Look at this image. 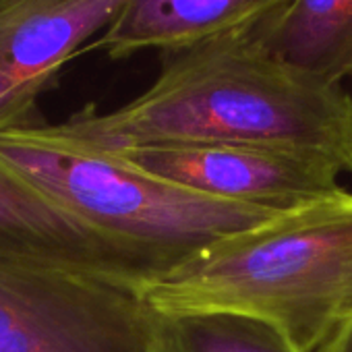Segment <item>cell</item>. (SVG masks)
<instances>
[{"label": "cell", "mask_w": 352, "mask_h": 352, "mask_svg": "<svg viewBox=\"0 0 352 352\" xmlns=\"http://www.w3.org/2000/svg\"><path fill=\"white\" fill-rule=\"evenodd\" d=\"M126 0H0V135L36 126L38 98Z\"/></svg>", "instance_id": "cell-6"}, {"label": "cell", "mask_w": 352, "mask_h": 352, "mask_svg": "<svg viewBox=\"0 0 352 352\" xmlns=\"http://www.w3.org/2000/svg\"><path fill=\"white\" fill-rule=\"evenodd\" d=\"M141 296L155 313L257 317L317 352L352 315V193L340 189L226 234Z\"/></svg>", "instance_id": "cell-2"}, {"label": "cell", "mask_w": 352, "mask_h": 352, "mask_svg": "<svg viewBox=\"0 0 352 352\" xmlns=\"http://www.w3.org/2000/svg\"><path fill=\"white\" fill-rule=\"evenodd\" d=\"M284 3L288 0H126L98 48L114 60L143 50L172 52L249 30Z\"/></svg>", "instance_id": "cell-8"}, {"label": "cell", "mask_w": 352, "mask_h": 352, "mask_svg": "<svg viewBox=\"0 0 352 352\" xmlns=\"http://www.w3.org/2000/svg\"><path fill=\"white\" fill-rule=\"evenodd\" d=\"M0 352H157L153 311L110 280L0 263Z\"/></svg>", "instance_id": "cell-4"}, {"label": "cell", "mask_w": 352, "mask_h": 352, "mask_svg": "<svg viewBox=\"0 0 352 352\" xmlns=\"http://www.w3.org/2000/svg\"><path fill=\"white\" fill-rule=\"evenodd\" d=\"M0 263L67 270L129 288L151 284L145 267L116 243L67 212L0 157Z\"/></svg>", "instance_id": "cell-7"}, {"label": "cell", "mask_w": 352, "mask_h": 352, "mask_svg": "<svg viewBox=\"0 0 352 352\" xmlns=\"http://www.w3.org/2000/svg\"><path fill=\"white\" fill-rule=\"evenodd\" d=\"M153 321L157 352H305L284 329L249 315L153 311Z\"/></svg>", "instance_id": "cell-10"}, {"label": "cell", "mask_w": 352, "mask_h": 352, "mask_svg": "<svg viewBox=\"0 0 352 352\" xmlns=\"http://www.w3.org/2000/svg\"><path fill=\"white\" fill-rule=\"evenodd\" d=\"M40 137L114 153L155 145H251L352 172V94L272 56L249 30L162 52L155 81L112 112L94 106Z\"/></svg>", "instance_id": "cell-1"}, {"label": "cell", "mask_w": 352, "mask_h": 352, "mask_svg": "<svg viewBox=\"0 0 352 352\" xmlns=\"http://www.w3.org/2000/svg\"><path fill=\"white\" fill-rule=\"evenodd\" d=\"M317 352H352V315L340 327V331Z\"/></svg>", "instance_id": "cell-11"}, {"label": "cell", "mask_w": 352, "mask_h": 352, "mask_svg": "<svg viewBox=\"0 0 352 352\" xmlns=\"http://www.w3.org/2000/svg\"><path fill=\"white\" fill-rule=\"evenodd\" d=\"M278 60L325 83H352V0H288L249 28Z\"/></svg>", "instance_id": "cell-9"}, {"label": "cell", "mask_w": 352, "mask_h": 352, "mask_svg": "<svg viewBox=\"0 0 352 352\" xmlns=\"http://www.w3.org/2000/svg\"><path fill=\"white\" fill-rule=\"evenodd\" d=\"M0 157L135 257L151 284L214 241L280 214L181 189L114 155L48 141L32 126L0 135Z\"/></svg>", "instance_id": "cell-3"}, {"label": "cell", "mask_w": 352, "mask_h": 352, "mask_svg": "<svg viewBox=\"0 0 352 352\" xmlns=\"http://www.w3.org/2000/svg\"><path fill=\"white\" fill-rule=\"evenodd\" d=\"M108 155L181 189L272 212H288L342 189V170L336 164L286 149L251 145H155Z\"/></svg>", "instance_id": "cell-5"}]
</instances>
